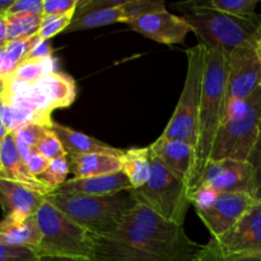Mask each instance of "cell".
Here are the masks:
<instances>
[{
  "instance_id": "cell-1",
  "label": "cell",
  "mask_w": 261,
  "mask_h": 261,
  "mask_svg": "<svg viewBox=\"0 0 261 261\" xmlns=\"http://www.w3.org/2000/svg\"><path fill=\"white\" fill-rule=\"evenodd\" d=\"M94 241L96 261H193L203 246L186 234L184 224L139 204L114 232Z\"/></svg>"
},
{
  "instance_id": "cell-2",
  "label": "cell",
  "mask_w": 261,
  "mask_h": 261,
  "mask_svg": "<svg viewBox=\"0 0 261 261\" xmlns=\"http://www.w3.org/2000/svg\"><path fill=\"white\" fill-rule=\"evenodd\" d=\"M228 68V56L226 54L218 48H206L205 73L199 112L198 144L195 148L193 173L188 185L190 198L200 185L205 168L209 165L214 139L226 115Z\"/></svg>"
},
{
  "instance_id": "cell-3",
  "label": "cell",
  "mask_w": 261,
  "mask_h": 261,
  "mask_svg": "<svg viewBox=\"0 0 261 261\" xmlns=\"http://www.w3.org/2000/svg\"><path fill=\"white\" fill-rule=\"evenodd\" d=\"M261 129V87L246 99L227 107L214 139L209 162L233 160L247 162Z\"/></svg>"
},
{
  "instance_id": "cell-4",
  "label": "cell",
  "mask_w": 261,
  "mask_h": 261,
  "mask_svg": "<svg viewBox=\"0 0 261 261\" xmlns=\"http://www.w3.org/2000/svg\"><path fill=\"white\" fill-rule=\"evenodd\" d=\"M47 200L94 237L114 232L125 216L137 206L129 191L105 196L48 194Z\"/></svg>"
},
{
  "instance_id": "cell-5",
  "label": "cell",
  "mask_w": 261,
  "mask_h": 261,
  "mask_svg": "<svg viewBox=\"0 0 261 261\" xmlns=\"http://www.w3.org/2000/svg\"><path fill=\"white\" fill-rule=\"evenodd\" d=\"M36 221L42 234L37 251L40 256L96 261L93 234L56 209L47 196L36 213Z\"/></svg>"
},
{
  "instance_id": "cell-6",
  "label": "cell",
  "mask_w": 261,
  "mask_h": 261,
  "mask_svg": "<svg viewBox=\"0 0 261 261\" xmlns=\"http://www.w3.org/2000/svg\"><path fill=\"white\" fill-rule=\"evenodd\" d=\"M184 19L206 48H218L229 58L240 46L261 38V20L234 17L209 8H189Z\"/></svg>"
},
{
  "instance_id": "cell-7",
  "label": "cell",
  "mask_w": 261,
  "mask_h": 261,
  "mask_svg": "<svg viewBox=\"0 0 261 261\" xmlns=\"http://www.w3.org/2000/svg\"><path fill=\"white\" fill-rule=\"evenodd\" d=\"M188 71L185 86L172 117L161 137L170 140H181L196 148L199 133V112H200L203 81L205 73L206 47L198 43L186 51Z\"/></svg>"
},
{
  "instance_id": "cell-8",
  "label": "cell",
  "mask_w": 261,
  "mask_h": 261,
  "mask_svg": "<svg viewBox=\"0 0 261 261\" xmlns=\"http://www.w3.org/2000/svg\"><path fill=\"white\" fill-rule=\"evenodd\" d=\"M129 193L137 204L178 224H184L186 213L193 204L186 184L175 177L152 153L149 180L144 186L132 189Z\"/></svg>"
},
{
  "instance_id": "cell-9",
  "label": "cell",
  "mask_w": 261,
  "mask_h": 261,
  "mask_svg": "<svg viewBox=\"0 0 261 261\" xmlns=\"http://www.w3.org/2000/svg\"><path fill=\"white\" fill-rule=\"evenodd\" d=\"M257 41H250L240 46L229 55L226 111L229 105L246 99L261 87V60Z\"/></svg>"
},
{
  "instance_id": "cell-10",
  "label": "cell",
  "mask_w": 261,
  "mask_h": 261,
  "mask_svg": "<svg viewBox=\"0 0 261 261\" xmlns=\"http://www.w3.org/2000/svg\"><path fill=\"white\" fill-rule=\"evenodd\" d=\"M208 244L228 256L261 255V201H256L223 236L212 239Z\"/></svg>"
},
{
  "instance_id": "cell-11",
  "label": "cell",
  "mask_w": 261,
  "mask_h": 261,
  "mask_svg": "<svg viewBox=\"0 0 261 261\" xmlns=\"http://www.w3.org/2000/svg\"><path fill=\"white\" fill-rule=\"evenodd\" d=\"M256 203L246 193H227L217 196L209 205L195 209L204 226L211 232L212 239H219L228 232L244 214Z\"/></svg>"
},
{
  "instance_id": "cell-12",
  "label": "cell",
  "mask_w": 261,
  "mask_h": 261,
  "mask_svg": "<svg viewBox=\"0 0 261 261\" xmlns=\"http://www.w3.org/2000/svg\"><path fill=\"white\" fill-rule=\"evenodd\" d=\"M200 185L212 189L217 194L246 193L254 196V170L249 162L241 161L209 162Z\"/></svg>"
},
{
  "instance_id": "cell-13",
  "label": "cell",
  "mask_w": 261,
  "mask_h": 261,
  "mask_svg": "<svg viewBox=\"0 0 261 261\" xmlns=\"http://www.w3.org/2000/svg\"><path fill=\"white\" fill-rule=\"evenodd\" d=\"M129 27L155 42L167 46L184 43L188 33L191 32V27L184 17L172 14L168 10L145 15L130 23Z\"/></svg>"
},
{
  "instance_id": "cell-14",
  "label": "cell",
  "mask_w": 261,
  "mask_h": 261,
  "mask_svg": "<svg viewBox=\"0 0 261 261\" xmlns=\"http://www.w3.org/2000/svg\"><path fill=\"white\" fill-rule=\"evenodd\" d=\"M46 196L17 181L0 177V205L5 218L10 221H25L35 217Z\"/></svg>"
},
{
  "instance_id": "cell-15",
  "label": "cell",
  "mask_w": 261,
  "mask_h": 261,
  "mask_svg": "<svg viewBox=\"0 0 261 261\" xmlns=\"http://www.w3.org/2000/svg\"><path fill=\"white\" fill-rule=\"evenodd\" d=\"M148 148L175 177L182 180L186 186L189 185L195 162V148L193 145L160 137Z\"/></svg>"
},
{
  "instance_id": "cell-16",
  "label": "cell",
  "mask_w": 261,
  "mask_h": 261,
  "mask_svg": "<svg viewBox=\"0 0 261 261\" xmlns=\"http://www.w3.org/2000/svg\"><path fill=\"white\" fill-rule=\"evenodd\" d=\"M124 0H79L68 32L92 30L121 23L120 5Z\"/></svg>"
},
{
  "instance_id": "cell-17",
  "label": "cell",
  "mask_w": 261,
  "mask_h": 261,
  "mask_svg": "<svg viewBox=\"0 0 261 261\" xmlns=\"http://www.w3.org/2000/svg\"><path fill=\"white\" fill-rule=\"evenodd\" d=\"M132 184L122 171L88 178H70L51 194L59 195L105 196L132 190Z\"/></svg>"
},
{
  "instance_id": "cell-18",
  "label": "cell",
  "mask_w": 261,
  "mask_h": 261,
  "mask_svg": "<svg viewBox=\"0 0 261 261\" xmlns=\"http://www.w3.org/2000/svg\"><path fill=\"white\" fill-rule=\"evenodd\" d=\"M0 163H2L0 177L17 181L43 195L51 194V191L30 172L27 165L18 152L14 135L12 133H9L0 143Z\"/></svg>"
},
{
  "instance_id": "cell-19",
  "label": "cell",
  "mask_w": 261,
  "mask_h": 261,
  "mask_svg": "<svg viewBox=\"0 0 261 261\" xmlns=\"http://www.w3.org/2000/svg\"><path fill=\"white\" fill-rule=\"evenodd\" d=\"M41 97L50 111L71 106L76 97V84L70 75L53 71L36 83Z\"/></svg>"
},
{
  "instance_id": "cell-20",
  "label": "cell",
  "mask_w": 261,
  "mask_h": 261,
  "mask_svg": "<svg viewBox=\"0 0 261 261\" xmlns=\"http://www.w3.org/2000/svg\"><path fill=\"white\" fill-rule=\"evenodd\" d=\"M51 130L60 139L66 154H89V153H105V154L124 155V149H117L111 147L93 137L86 135L84 133L76 132L71 127L60 125L59 122H53Z\"/></svg>"
},
{
  "instance_id": "cell-21",
  "label": "cell",
  "mask_w": 261,
  "mask_h": 261,
  "mask_svg": "<svg viewBox=\"0 0 261 261\" xmlns=\"http://www.w3.org/2000/svg\"><path fill=\"white\" fill-rule=\"evenodd\" d=\"M69 166L74 178H88L111 175L122 171V155L89 153L69 155Z\"/></svg>"
},
{
  "instance_id": "cell-22",
  "label": "cell",
  "mask_w": 261,
  "mask_h": 261,
  "mask_svg": "<svg viewBox=\"0 0 261 261\" xmlns=\"http://www.w3.org/2000/svg\"><path fill=\"white\" fill-rule=\"evenodd\" d=\"M41 239L42 234L36 216L25 221H10L4 218L0 222V244L25 247L37 252Z\"/></svg>"
},
{
  "instance_id": "cell-23",
  "label": "cell",
  "mask_w": 261,
  "mask_h": 261,
  "mask_svg": "<svg viewBox=\"0 0 261 261\" xmlns=\"http://www.w3.org/2000/svg\"><path fill=\"white\" fill-rule=\"evenodd\" d=\"M122 172L126 175L133 189H139L150 177L149 148H132L122 155Z\"/></svg>"
},
{
  "instance_id": "cell-24",
  "label": "cell",
  "mask_w": 261,
  "mask_h": 261,
  "mask_svg": "<svg viewBox=\"0 0 261 261\" xmlns=\"http://www.w3.org/2000/svg\"><path fill=\"white\" fill-rule=\"evenodd\" d=\"M257 4V0H199L190 2L186 5H189V8H209L234 17L261 20V15L256 13Z\"/></svg>"
},
{
  "instance_id": "cell-25",
  "label": "cell",
  "mask_w": 261,
  "mask_h": 261,
  "mask_svg": "<svg viewBox=\"0 0 261 261\" xmlns=\"http://www.w3.org/2000/svg\"><path fill=\"white\" fill-rule=\"evenodd\" d=\"M40 41L41 38L37 33V35L31 36V37L7 42L4 51V60H3L2 70H0V76L3 79L9 78L13 74V71L15 70V68L28 58L31 51L33 50V47Z\"/></svg>"
},
{
  "instance_id": "cell-26",
  "label": "cell",
  "mask_w": 261,
  "mask_h": 261,
  "mask_svg": "<svg viewBox=\"0 0 261 261\" xmlns=\"http://www.w3.org/2000/svg\"><path fill=\"white\" fill-rule=\"evenodd\" d=\"M55 61L50 59H25L13 71L8 81L23 84H36L46 74L55 71Z\"/></svg>"
},
{
  "instance_id": "cell-27",
  "label": "cell",
  "mask_w": 261,
  "mask_h": 261,
  "mask_svg": "<svg viewBox=\"0 0 261 261\" xmlns=\"http://www.w3.org/2000/svg\"><path fill=\"white\" fill-rule=\"evenodd\" d=\"M42 14H7L8 42L37 35L42 24Z\"/></svg>"
},
{
  "instance_id": "cell-28",
  "label": "cell",
  "mask_w": 261,
  "mask_h": 261,
  "mask_svg": "<svg viewBox=\"0 0 261 261\" xmlns=\"http://www.w3.org/2000/svg\"><path fill=\"white\" fill-rule=\"evenodd\" d=\"M166 10L165 3L155 2V0H124L120 5L121 12V23H130L153 14V13Z\"/></svg>"
},
{
  "instance_id": "cell-29",
  "label": "cell",
  "mask_w": 261,
  "mask_h": 261,
  "mask_svg": "<svg viewBox=\"0 0 261 261\" xmlns=\"http://www.w3.org/2000/svg\"><path fill=\"white\" fill-rule=\"evenodd\" d=\"M69 172H70V166H69L68 157H61L50 161L47 168L37 178L53 193L59 186L66 182Z\"/></svg>"
},
{
  "instance_id": "cell-30",
  "label": "cell",
  "mask_w": 261,
  "mask_h": 261,
  "mask_svg": "<svg viewBox=\"0 0 261 261\" xmlns=\"http://www.w3.org/2000/svg\"><path fill=\"white\" fill-rule=\"evenodd\" d=\"M74 13H75V10L61 15H43L42 24L38 31V36H40L41 40L48 41L54 36L65 31L73 20Z\"/></svg>"
},
{
  "instance_id": "cell-31",
  "label": "cell",
  "mask_w": 261,
  "mask_h": 261,
  "mask_svg": "<svg viewBox=\"0 0 261 261\" xmlns=\"http://www.w3.org/2000/svg\"><path fill=\"white\" fill-rule=\"evenodd\" d=\"M48 129H51V127H47L41 124H36V122H28V124L23 125V126L18 127L14 132H12V134L14 135L17 140L36 149L37 144L45 137Z\"/></svg>"
},
{
  "instance_id": "cell-32",
  "label": "cell",
  "mask_w": 261,
  "mask_h": 261,
  "mask_svg": "<svg viewBox=\"0 0 261 261\" xmlns=\"http://www.w3.org/2000/svg\"><path fill=\"white\" fill-rule=\"evenodd\" d=\"M36 152L48 161H53L61 157H68L60 139L56 137V134L51 129L47 130L45 137L38 143L37 147H36Z\"/></svg>"
},
{
  "instance_id": "cell-33",
  "label": "cell",
  "mask_w": 261,
  "mask_h": 261,
  "mask_svg": "<svg viewBox=\"0 0 261 261\" xmlns=\"http://www.w3.org/2000/svg\"><path fill=\"white\" fill-rule=\"evenodd\" d=\"M0 261H41V256L31 249L0 244Z\"/></svg>"
},
{
  "instance_id": "cell-34",
  "label": "cell",
  "mask_w": 261,
  "mask_h": 261,
  "mask_svg": "<svg viewBox=\"0 0 261 261\" xmlns=\"http://www.w3.org/2000/svg\"><path fill=\"white\" fill-rule=\"evenodd\" d=\"M193 261H261V255L252 256H228V255L219 254L209 244L203 245L200 251L196 254Z\"/></svg>"
},
{
  "instance_id": "cell-35",
  "label": "cell",
  "mask_w": 261,
  "mask_h": 261,
  "mask_svg": "<svg viewBox=\"0 0 261 261\" xmlns=\"http://www.w3.org/2000/svg\"><path fill=\"white\" fill-rule=\"evenodd\" d=\"M247 162L254 170V198L256 201H261V129L256 144Z\"/></svg>"
},
{
  "instance_id": "cell-36",
  "label": "cell",
  "mask_w": 261,
  "mask_h": 261,
  "mask_svg": "<svg viewBox=\"0 0 261 261\" xmlns=\"http://www.w3.org/2000/svg\"><path fill=\"white\" fill-rule=\"evenodd\" d=\"M79 0H43L42 15H61L75 10Z\"/></svg>"
},
{
  "instance_id": "cell-37",
  "label": "cell",
  "mask_w": 261,
  "mask_h": 261,
  "mask_svg": "<svg viewBox=\"0 0 261 261\" xmlns=\"http://www.w3.org/2000/svg\"><path fill=\"white\" fill-rule=\"evenodd\" d=\"M42 10L43 0H15L7 14H42Z\"/></svg>"
},
{
  "instance_id": "cell-38",
  "label": "cell",
  "mask_w": 261,
  "mask_h": 261,
  "mask_svg": "<svg viewBox=\"0 0 261 261\" xmlns=\"http://www.w3.org/2000/svg\"><path fill=\"white\" fill-rule=\"evenodd\" d=\"M48 163H50V161L46 160L45 157H42V155L38 154V153L36 152L35 154H32L30 158H28L25 165H27L30 172L32 173L35 177H38V176H40L41 173L47 168Z\"/></svg>"
},
{
  "instance_id": "cell-39",
  "label": "cell",
  "mask_w": 261,
  "mask_h": 261,
  "mask_svg": "<svg viewBox=\"0 0 261 261\" xmlns=\"http://www.w3.org/2000/svg\"><path fill=\"white\" fill-rule=\"evenodd\" d=\"M53 58V50L48 41L41 40L37 45L33 47L27 59H50Z\"/></svg>"
},
{
  "instance_id": "cell-40",
  "label": "cell",
  "mask_w": 261,
  "mask_h": 261,
  "mask_svg": "<svg viewBox=\"0 0 261 261\" xmlns=\"http://www.w3.org/2000/svg\"><path fill=\"white\" fill-rule=\"evenodd\" d=\"M8 42L7 14H0V43Z\"/></svg>"
},
{
  "instance_id": "cell-41",
  "label": "cell",
  "mask_w": 261,
  "mask_h": 261,
  "mask_svg": "<svg viewBox=\"0 0 261 261\" xmlns=\"http://www.w3.org/2000/svg\"><path fill=\"white\" fill-rule=\"evenodd\" d=\"M15 0H0V14H7L9 8L14 4Z\"/></svg>"
},
{
  "instance_id": "cell-42",
  "label": "cell",
  "mask_w": 261,
  "mask_h": 261,
  "mask_svg": "<svg viewBox=\"0 0 261 261\" xmlns=\"http://www.w3.org/2000/svg\"><path fill=\"white\" fill-rule=\"evenodd\" d=\"M9 130H8V127L5 126L4 121H3L2 116H0V143L3 142V140L5 139V137H7L8 134H9Z\"/></svg>"
},
{
  "instance_id": "cell-43",
  "label": "cell",
  "mask_w": 261,
  "mask_h": 261,
  "mask_svg": "<svg viewBox=\"0 0 261 261\" xmlns=\"http://www.w3.org/2000/svg\"><path fill=\"white\" fill-rule=\"evenodd\" d=\"M41 261H91V260L66 259V257H45V256H41Z\"/></svg>"
},
{
  "instance_id": "cell-44",
  "label": "cell",
  "mask_w": 261,
  "mask_h": 261,
  "mask_svg": "<svg viewBox=\"0 0 261 261\" xmlns=\"http://www.w3.org/2000/svg\"><path fill=\"white\" fill-rule=\"evenodd\" d=\"M5 88H7V81H5V79H3L2 76H0V102H2L3 96H4Z\"/></svg>"
},
{
  "instance_id": "cell-45",
  "label": "cell",
  "mask_w": 261,
  "mask_h": 261,
  "mask_svg": "<svg viewBox=\"0 0 261 261\" xmlns=\"http://www.w3.org/2000/svg\"><path fill=\"white\" fill-rule=\"evenodd\" d=\"M5 46H7V43H0V70H2L3 60H4V51H5Z\"/></svg>"
},
{
  "instance_id": "cell-46",
  "label": "cell",
  "mask_w": 261,
  "mask_h": 261,
  "mask_svg": "<svg viewBox=\"0 0 261 261\" xmlns=\"http://www.w3.org/2000/svg\"><path fill=\"white\" fill-rule=\"evenodd\" d=\"M257 51H259V56H260V60H261V38L257 41Z\"/></svg>"
},
{
  "instance_id": "cell-47",
  "label": "cell",
  "mask_w": 261,
  "mask_h": 261,
  "mask_svg": "<svg viewBox=\"0 0 261 261\" xmlns=\"http://www.w3.org/2000/svg\"><path fill=\"white\" fill-rule=\"evenodd\" d=\"M0 172H2V163H0Z\"/></svg>"
}]
</instances>
